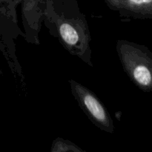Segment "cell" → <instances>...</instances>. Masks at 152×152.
I'll list each match as a JSON object with an SVG mask.
<instances>
[{"label": "cell", "instance_id": "3", "mask_svg": "<svg viewBox=\"0 0 152 152\" xmlns=\"http://www.w3.org/2000/svg\"><path fill=\"white\" fill-rule=\"evenodd\" d=\"M126 4L132 7H145L147 5H151L152 0H125Z\"/></svg>", "mask_w": 152, "mask_h": 152}, {"label": "cell", "instance_id": "2", "mask_svg": "<svg viewBox=\"0 0 152 152\" xmlns=\"http://www.w3.org/2000/svg\"><path fill=\"white\" fill-rule=\"evenodd\" d=\"M61 37L68 45H74L79 40V35L75 28L68 23H63L59 28Z\"/></svg>", "mask_w": 152, "mask_h": 152}, {"label": "cell", "instance_id": "1", "mask_svg": "<svg viewBox=\"0 0 152 152\" xmlns=\"http://www.w3.org/2000/svg\"><path fill=\"white\" fill-rule=\"evenodd\" d=\"M77 92L82 105L94 121L108 127L110 126V120L106 111L99 101L91 93L83 90L82 88H79Z\"/></svg>", "mask_w": 152, "mask_h": 152}]
</instances>
